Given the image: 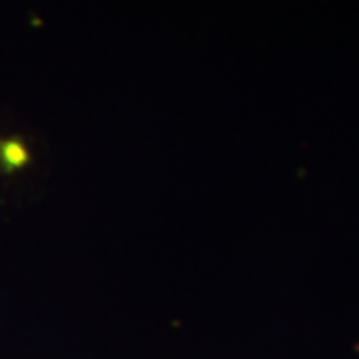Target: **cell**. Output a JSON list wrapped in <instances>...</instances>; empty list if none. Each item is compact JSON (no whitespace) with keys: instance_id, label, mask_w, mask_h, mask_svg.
Listing matches in <instances>:
<instances>
[{"instance_id":"1","label":"cell","mask_w":359,"mask_h":359,"mask_svg":"<svg viewBox=\"0 0 359 359\" xmlns=\"http://www.w3.org/2000/svg\"><path fill=\"white\" fill-rule=\"evenodd\" d=\"M29 161V151L19 140H2L0 142V167L7 172L22 168Z\"/></svg>"}]
</instances>
